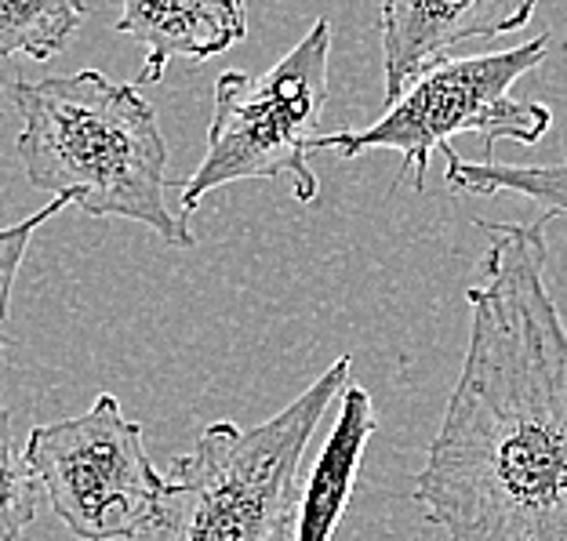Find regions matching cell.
I'll list each match as a JSON object with an SVG mask.
<instances>
[{
	"label": "cell",
	"instance_id": "1",
	"mask_svg": "<svg viewBox=\"0 0 567 541\" xmlns=\"http://www.w3.org/2000/svg\"><path fill=\"white\" fill-rule=\"evenodd\" d=\"M481 222L470 342L415 501L451 541H567V327L546 283V226Z\"/></svg>",
	"mask_w": 567,
	"mask_h": 541
},
{
	"label": "cell",
	"instance_id": "2",
	"mask_svg": "<svg viewBox=\"0 0 567 541\" xmlns=\"http://www.w3.org/2000/svg\"><path fill=\"white\" fill-rule=\"evenodd\" d=\"M16 153L33 189L66 197L92 218H127L172 248H193L189 218L167 208V138L135 84L81 70L16 81Z\"/></svg>",
	"mask_w": 567,
	"mask_h": 541
},
{
	"label": "cell",
	"instance_id": "3",
	"mask_svg": "<svg viewBox=\"0 0 567 541\" xmlns=\"http://www.w3.org/2000/svg\"><path fill=\"white\" fill-rule=\"evenodd\" d=\"M353 356H339L309 389L251 429L212 422L167 480L164 541H295L302 461L320 418L350 385Z\"/></svg>",
	"mask_w": 567,
	"mask_h": 541
},
{
	"label": "cell",
	"instance_id": "4",
	"mask_svg": "<svg viewBox=\"0 0 567 541\" xmlns=\"http://www.w3.org/2000/svg\"><path fill=\"white\" fill-rule=\"evenodd\" d=\"M331 22L317 19L309 33L266 73L229 70L215 84L208 153L178 183L183 218L200 208L212 189L248 178H288L299 204H317V171L309 149L328 106Z\"/></svg>",
	"mask_w": 567,
	"mask_h": 541
},
{
	"label": "cell",
	"instance_id": "5",
	"mask_svg": "<svg viewBox=\"0 0 567 541\" xmlns=\"http://www.w3.org/2000/svg\"><path fill=\"white\" fill-rule=\"evenodd\" d=\"M549 33L520 48L492 51V55L444 59L430 66L408 92L390 102L385 113L357 132L317 135L313 149H331L339 157H360L368 149L401 153V183L411 175L415 193L425 189L433 149L447 146L455 135H481L487 157H495V142L513 138L535 146L549 127V106L535 98H513V84L543 66L549 55Z\"/></svg>",
	"mask_w": 567,
	"mask_h": 541
},
{
	"label": "cell",
	"instance_id": "6",
	"mask_svg": "<svg viewBox=\"0 0 567 541\" xmlns=\"http://www.w3.org/2000/svg\"><path fill=\"white\" fill-rule=\"evenodd\" d=\"M25 458L44 487L51 512L81 541H135L161 534L167 480L153 466L142 425L113 393L76 418L37 425Z\"/></svg>",
	"mask_w": 567,
	"mask_h": 541
},
{
	"label": "cell",
	"instance_id": "7",
	"mask_svg": "<svg viewBox=\"0 0 567 541\" xmlns=\"http://www.w3.org/2000/svg\"><path fill=\"white\" fill-rule=\"evenodd\" d=\"M538 0H382V84L385 106L396 102L419 76L455 55L470 41L524 30Z\"/></svg>",
	"mask_w": 567,
	"mask_h": 541
},
{
	"label": "cell",
	"instance_id": "8",
	"mask_svg": "<svg viewBox=\"0 0 567 541\" xmlns=\"http://www.w3.org/2000/svg\"><path fill=\"white\" fill-rule=\"evenodd\" d=\"M113 30L146 51L138 84H157L172 59L208 62L248 37V0H124Z\"/></svg>",
	"mask_w": 567,
	"mask_h": 541
},
{
	"label": "cell",
	"instance_id": "9",
	"mask_svg": "<svg viewBox=\"0 0 567 541\" xmlns=\"http://www.w3.org/2000/svg\"><path fill=\"white\" fill-rule=\"evenodd\" d=\"M375 429L379 418L375 407H371V396L360 385H346L342 415L334 422L320 458L313 461L309 483L302 487L295 541H331L334 527L342 523L346 509H350L360 461H364V447Z\"/></svg>",
	"mask_w": 567,
	"mask_h": 541
},
{
	"label": "cell",
	"instance_id": "10",
	"mask_svg": "<svg viewBox=\"0 0 567 541\" xmlns=\"http://www.w3.org/2000/svg\"><path fill=\"white\" fill-rule=\"evenodd\" d=\"M444 153V183L451 193H470V197H498L513 193L538 204L546 218H567V160L557 164H502L495 157L466 160L455 146H441Z\"/></svg>",
	"mask_w": 567,
	"mask_h": 541
},
{
	"label": "cell",
	"instance_id": "11",
	"mask_svg": "<svg viewBox=\"0 0 567 541\" xmlns=\"http://www.w3.org/2000/svg\"><path fill=\"white\" fill-rule=\"evenodd\" d=\"M84 19V0H0V59H55Z\"/></svg>",
	"mask_w": 567,
	"mask_h": 541
},
{
	"label": "cell",
	"instance_id": "12",
	"mask_svg": "<svg viewBox=\"0 0 567 541\" xmlns=\"http://www.w3.org/2000/svg\"><path fill=\"white\" fill-rule=\"evenodd\" d=\"M37 491L41 483L16 440L11 410L0 404V541H22L25 527L37 517Z\"/></svg>",
	"mask_w": 567,
	"mask_h": 541
},
{
	"label": "cell",
	"instance_id": "13",
	"mask_svg": "<svg viewBox=\"0 0 567 541\" xmlns=\"http://www.w3.org/2000/svg\"><path fill=\"white\" fill-rule=\"evenodd\" d=\"M66 204H70L66 197H55L51 204H44L41 211H33L30 218H22V222L0 229V342H4L11 291H16V277H19V269H22L25 251H30V240H33V233L44 222H51L55 215H62V208H66Z\"/></svg>",
	"mask_w": 567,
	"mask_h": 541
}]
</instances>
